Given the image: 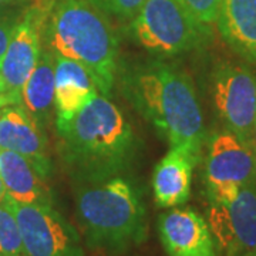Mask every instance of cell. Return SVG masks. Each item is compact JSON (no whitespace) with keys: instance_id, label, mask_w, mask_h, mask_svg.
I'll use <instances>...</instances> for the list:
<instances>
[{"instance_id":"14","label":"cell","mask_w":256,"mask_h":256,"mask_svg":"<svg viewBox=\"0 0 256 256\" xmlns=\"http://www.w3.org/2000/svg\"><path fill=\"white\" fill-rule=\"evenodd\" d=\"M56 124L72 120L97 94V86L82 66L54 54Z\"/></svg>"},{"instance_id":"15","label":"cell","mask_w":256,"mask_h":256,"mask_svg":"<svg viewBox=\"0 0 256 256\" xmlns=\"http://www.w3.org/2000/svg\"><path fill=\"white\" fill-rule=\"evenodd\" d=\"M198 164L178 148H171L156 164L152 174V191L156 205L176 208L190 200L192 172Z\"/></svg>"},{"instance_id":"6","label":"cell","mask_w":256,"mask_h":256,"mask_svg":"<svg viewBox=\"0 0 256 256\" xmlns=\"http://www.w3.org/2000/svg\"><path fill=\"white\" fill-rule=\"evenodd\" d=\"M208 201H222L240 186L256 184V148L229 130L212 134L205 156Z\"/></svg>"},{"instance_id":"26","label":"cell","mask_w":256,"mask_h":256,"mask_svg":"<svg viewBox=\"0 0 256 256\" xmlns=\"http://www.w3.org/2000/svg\"><path fill=\"white\" fill-rule=\"evenodd\" d=\"M13 2H18V0H0V4H8V3H13Z\"/></svg>"},{"instance_id":"5","label":"cell","mask_w":256,"mask_h":256,"mask_svg":"<svg viewBox=\"0 0 256 256\" xmlns=\"http://www.w3.org/2000/svg\"><path fill=\"white\" fill-rule=\"evenodd\" d=\"M131 32L146 52L176 56L201 44L210 28L202 26L180 0H146L131 20Z\"/></svg>"},{"instance_id":"24","label":"cell","mask_w":256,"mask_h":256,"mask_svg":"<svg viewBox=\"0 0 256 256\" xmlns=\"http://www.w3.org/2000/svg\"><path fill=\"white\" fill-rule=\"evenodd\" d=\"M0 92H4V82H3L2 76H0Z\"/></svg>"},{"instance_id":"25","label":"cell","mask_w":256,"mask_h":256,"mask_svg":"<svg viewBox=\"0 0 256 256\" xmlns=\"http://www.w3.org/2000/svg\"><path fill=\"white\" fill-rule=\"evenodd\" d=\"M254 146L256 148V120H255V124H254Z\"/></svg>"},{"instance_id":"18","label":"cell","mask_w":256,"mask_h":256,"mask_svg":"<svg viewBox=\"0 0 256 256\" xmlns=\"http://www.w3.org/2000/svg\"><path fill=\"white\" fill-rule=\"evenodd\" d=\"M0 256H28L18 220L6 200L0 202Z\"/></svg>"},{"instance_id":"19","label":"cell","mask_w":256,"mask_h":256,"mask_svg":"<svg viewBox=\"0 0 256 256\" xmlns=\"http://www.w3.org/2000/svg\"><path fill=\"white\" fill-rule=\"evenodd\" d=\"M106 14H111L121 20H132L146 0H90Z\"/></svg>"},{"instance_id":"4","label":"cell","mask_w":256,"mask_h":256,"mask_svg":"<svg viewBox=\"0 0 256 256\" xmlns=\"http://www.w3.org/2000/svg\"><path fill=\"white\" fill-rule=\"evenodd\" d=\"M74 201L78 226L92 250L122 254L146 239V205L140 190L127 178L116 175L78 182Z\"/></svg>"},{"instance_id":"23","label":"cell","mask_w":256,"mask_h":256,"mask_svg":"<svg viewBox=\"0 0 256 256\" xmlns=\"http://www.w3.org/2000/svg\"><path fill=\"white\" fill-rule=\"evenodd\" d=\"M4 196H6V191H4V186H3L2 178H0V202L4 200Z\"/></svg>"},{"instance_id":"2","label":"cell","mask_w":256,"mask_h":256,"mask_svg":"<svg viewBox=\"0 0 256 256\" xmlns=\"http://www.w3.org/2000/svg\"><path fill=\"white\" fill-rule=\"evenodd\" d=\"M56 127L62 160L77 184L121 175L137 154V137L126 114L98 92Z\"/></svg>"},{"instance_id":"8","label":"cell","mask_w":256,"mask_h":256,"mask_svg":"<svg viewBox=\"0 0 256 256\" xmlns=\"http://www.w3.org/2000/svg\"><path fill=\"white\" fill-rule=\"evenodd\" d=\"M54 0H38L14 24L9 46L0 60L4 94L14 104L22 101V90L42 54V40Z\"/></svg>"},{"instance_id":"20","label":"cell","mask_w":256,"mask_h":256,"mask_svg":"<svg viewBox=\"0 0 256 256\" xmlns=\"http://www.w3.org/2000/svg\"><path fill=\"white\" fill-rule=\"evenodd\" d=\"M180 2L202 26L210 28V24L216 23L220 0H180Z\"/></svg>"},{"instance_id":"16","label":"cell","mask_w":256,"mask_h":256,"mask_svg":"<svg viewBox=\"0 0 256 256\" xmlns=\"http://www.w3.org/2000/svg\"><path fill=\"white\" fill-rule=\"evenodd\" d=\"M216 24L229 46L256 63V0H220Z\"/></svg>"},{"instance_id":"17","label":"cell","mask_w":256,"mask_h":256,"mask_svg":"<svg viewBox=\"0 0 256 256\" xmlns=\"http://www.w3.org/2000/svg\"><path fill=\"white\" fill-rule=\"evenodd\" d=\"M54 54L50 50H42L34 70L22 90L20 104L28 114L46 126L54 110Z\"/></svg>"},{"instance_id":"1","label":"cell","mask_w":256,"mask_h":256,"mask_svg":"<svg viewBox=\"0 0 256 256\" xmlns=\"http://www.w3.org/2000/svg\"><path fill=\"white\" fill-rule=\"evenodd\" d=\"M121 88L132 107L168 141L200 161L206 138L192 78L178 66L150 60L121 73Z\"/></svg>"},{"instance_id":"21","label":"cell","mask_w":256,"mask_h":256,"mask_svg":"<svg viewBox=\"0 0 256 256\" xmlns=\"http://www.w3.org/2000/svg\"><path fill=\"white\" fill-rule=\"evenodd\" d=\"M13 24H10L9 20L0 18V60L3 54L6 53V48L9 46L10 36H12V32H13Z\"/></svg>"},{"instance_id":"13","label":"cell","mask_w":256,"mask_h":256,"mask_svg":"<svg viewBox=\"0 0 256 256\" xmlns=\"http://www.w3.org/2000/svg\"><path fill=\"white\" fill-rule=\"evenodd\" d=\"M0 178L6 198L12 201L53 206L54 198L47 182L48 175L26 156L13 151H0Z\"/></svg>"},{"instance_id":"10","label":"cell","mask_w":256,"mask_h":256,"mask_svg":"<svg viewBox=\"0 0 256 256\" xmlns=\"http://www.w3.org/2000/svg\"><path fill=\"white\" fill-rule=\"evenodd\" d=\"M214 101L226 130L254 146L256 77L238 63H220L214 73Z\"/></svg>"},{"instance_id":"3","label":"cell","mask_w":256,"mask_h":256,"mask_svg":"<svg viewBox=\"0 0 256 256\" xmlns=\"http://www.w3.org/2000/svg\"><path fill=\"white\" fill-rule=\"evenodd\" d=\"M47 50L78 63L110 96L118 74V42L106 13L90 0H54L44 26Z\"/></svg>"},{"instance_id":"9","label":"cell","mask_w":256,"mask_h":256,"mask_svg":"<svg viewBox=\"0 0 256 256\" xmlns=\"http://www.w3.org/2000/svg\"><path fill=\"white\" fill-rule=\"evenodd\" d=\"M208 225L216 246L225 256H256V184L210 201Z\"/></svg>"},{"instance_id":"22","label":"cell","mask_w":256,"mask_h":256,"mask_svg":"<svg viewBox=\"0 0 256 256\" xmlns=\"http://www.w3.org/2000/svg\"><path fill=\"white\" fill-rule=\"evenodd\" d=\"M10 104H14V102L10 100L4 92H0V112H2V110H3L4 107H8Z\"/></svg>"},{"instance_id":"11","label":"cell","mask_w":256,"mask_h":256,"mask_svg":"<svg viewBox=\"0 0 256 256\" xmlns=\"http://www.w3.org/2000/svg\"><path fill=\"white\" fill-rule=\"evenodd\" d=\"M158 234L168 256H216L208 222L190 208H174L158 220Z\"/></svg>"},{"instance_id":"7","label":"cell","mask_w":256,"mask_h":256,"mask_svg":"<svg viewBox=\"0 0 256 256\" xmlns=\"http://www.w3.org/2000/svg\"><path fill=\"white\" fill-rule=\"evenodd\" d=\"M4 200L18 220L26 255L84 256L78 232L54 206Z\"/></svg>"},{"instance_id":"12","label":"cell","mask_w":256,"mask_h":256,"mask_svg":"<svg viewBox=\"0 0 256 256\" xmlns=\"http://www.w3.org/2000/svg\"><path fill=\"white\" fill-rule=\"evenodd\" d=\"M0 151L18 152L47 175L52 172L44 128L22 104H10L0 112Z\"/></svg>"}]
</instances>
